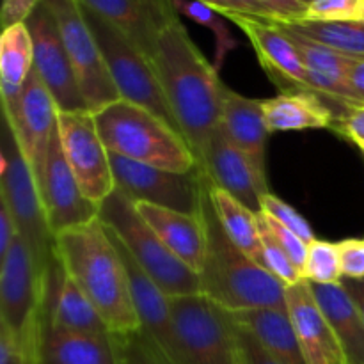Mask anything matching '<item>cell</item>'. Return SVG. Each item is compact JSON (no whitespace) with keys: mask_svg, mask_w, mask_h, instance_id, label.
<instances>
[{"mask_svg":"<svg viewBox=\"0 0 364 364\" xmlns=\"http://www.w3.org/2000/svg\"><path fill=\"white\" fill-rule=\"evenodd\" d=\"M59 27L64 48L73 66L78 87L91 112L105 109L121 100L116 84L107 70L98 41L87 23L78 0H43Z\"/></svg>","mask_w":364,"mask_h":364,"instance_id":"10","label":"cell"},{"mask_svg":"<svg viewBox=\"0 0 364 364\" xmlns=\"http://www.w3.org/2000/svg\"><path fill=\"white\" fill-rule=\"evenodd\" d=\"M220 127L235 146L244 153L263 181L267 178V139L269 128L263 114V100L247 98L224 85Z\"/></svg>","mask_w":364,"mask_h":364,"instance_id":"24","label":"cell"},{"mask_svg":"<svg viewBox=\"0 0 364 364\" xmlns=\"http://www.w3.org/2000/svg\"><path fill=\"white\" fill-rule=\"evenodd\" d=\"M238 364H245V361H244V359H242L240 352H238Z\"/></svg>","mask_w":364,"mask_h":364,"instance_id":"50","label":"cell"},{"mask_svg":"<svg viewBox=\"0 0 364 364\" xmlns=\"http://www.w3.org/2000/svg\"><path fill=\"white\" fill-rule=\"evenodd\" d=\"M18 237H20V233H18L13 215H11L9 208L0 201V258L7 255V251Z\"/></svg>","mask_w":364,"mask_h":364,"instance_id":"46","label":"cell"},{"mask_svg":"<svg viewBox=\"0 0 364 364\" xmlns=\"http://www.w3.org/2000/svg\"><path fill=\"white\" fill-rule=\"evenodd\" d=\"M116 188L130 201L148 203L162 208L198 215L201 213L203 180L201 169L174 173L160 167L144 166L110 153Z\"/></svg>","mask_w":364,"mask_h":364,"instance_id":"12","label":"cell"},{"mask_svg":"<svg viewBox=\"0 0 364 364\" xmlns=\"http://www.w3.org/2000/svg\"><path fill=\"white\" fill-rule=\"evenodd\" d=\"M258 223H259V228H263L267 233L272 235L274 240L284 249V252L290 256L291 262L295 263V267H297V269L302 272V276H304V263H306V256H308L309 244H306V242L302 240L301 237H297L294 231H290L288 228L281 226L279 223H276L274 219L267 217L265 213H258Z\"/></svg>","mask_w":364,"mask_h":364,"instance_id":"38","label":"cell"},{"mask_svg":"<svg viewBox=\"0 0 364 364\" xmlns=\"http://www.w3.org/2000/svg\"><path fill=\"white\" fill-rule=\"evenodd\" d=\"M311 284V291L336 333L348 364H364V322L354 301L340 284Z\"/></svg>","mask_w":364,"mask_h":364,"instance_id":"28","label":"cell"},{"mask_svg":"<svg viewBox=\"0 0 364 364\" xmlns=\"http://www.w3.org/2000/svg\"><path fill=\"white\" fill-rule=\"evenodd\" d=\"M180 364H238L235 323L206 295L169 299Z\"/></svg>","mask_w":364,"mask_h":364,"instance_id":"7","label":"cell"},{"mask_svg":"<svg viewBox=\"0 0 364 364\" xmlns=\"http://www.w3.org/2000/svg\"><path fill=\"white\" fill-rule=\"evenodd\" d=\"M336 134L343 135L350 142H354L364 153V109H354L338 121L333 128Z\"/></svg>","mask_w":364,"mask_h":364,"instance_id":"44","label":"cell"},{"mask_svg":"<svg viewBox=\"0 0 364 364\" xmlns=\"http://www.w3.org/2000/svg\"><path fill=\"white\" fill-rule=\"evenodd\" d=\"M36 364H121L119 341L114 333L78 334L57 331L43 316Z\"/></svg>","mask_w":364,"mask_h":364,"instance_id":"26","label":"cell"},{"mask_svg":"<svg viewBox=\"0 0 364 364\" xmlns=\"http://www.w3.org/2000/svg\"><path fill=\"white\" fill-rule=\"evenodd\" d=\"M281 28L290 36L291 41L295 43V46L301 52L306 73H308L309 91L316 92L323 100L343 110L361 109L358 98L352 92L350 84H348V73H350L352 64L358 57L345 55V53L336 52L329 46L311 41V39L304 38L301 34H295L288 28Z\"/></svg>","mask_w":364,"mask_h":364,"instance_id":"22","label":"cell"},{"mask_svg":"<svg viewBox=\"0 0 364 364\" xmlns=\"http://www.w3.org/2000/svg\"><path fill=\"white\" fill-rule=\"evenodd\" d=\"M43 316L53 329L64 331V333H112L105 320L96 311L92 302L68 277L55 255H53L52 263L45 274Z\"/></svg>","mask_w":364,"mask_h":364,"instance_id":"20","label":"cell"},{"mask_svg":"<svg viewBox=\"0 0 364 364\" xmlns=\"http://www.w3.org/2000/svg\"><path fill=\"white\" fill-rule=\"evenodd\" d=\"M116 336L119 341L121 364H171L142 331Z\"/></svg>","mask_w":364,"mask_h":364,"instance_id":"37","label":"cell"},{"mask_svg":"<svg viewBox=\"0 0 364 364\" xmlns=\"http://www.w3.org/2000/svg\"><path fill=\"white\" fill-rule=\"evenodd\" d=\"M336 244L345 279H364V238H345Z\"/></svg>","mask_w":364,"mask_h":364,"instance_id":"39","label":"cell"},{"mask_svg":"<svg viewBox=\"0 0 364 364\" xmlns=\"http://www.w3.org/2000/svg\"><path fill=\"white\" fill-rule=\"evenodd\" d=\"M299 2H302V4H306V6H309V4L315 2V0H299Z\"/></svg>","mask_w":364,"mask_h":364,"instance_id":"49","label":"cell"},{"mask_svg":"<svg viewBox=\"0 0 364 364\" xmlns=\"http://www.w3.org/2000/svg\"><path fill=\"white\" fill-rule=\"evenodd\" d=\"M247 36L263 71L281 92L301 91L308 87V73L301 52L290 36L274 20H263L245 14H223Z\"/></svg>","mask_w":364,"mask_h":364,"instance_id":"16","label":"cell"},{"mask_svg":"<svg viewBox=\"0 0 364 364\" xmlns=\"http://www.w3.org/2000/svg\"><path fill=\"white\" fill-rule=\"evenodd\" d=\"M235 336H237L238 352H240L245 364H279L259 345V341L249 331L237 326V323H235Z\"/></svg>","mask_w":364,"mask_h":364,"instance_id":"41","label":"cell"},{"mask_svg":"<svg viewBox=\"0 0 364 364\" xmlns=\"http://www.w3.org/2000/svg\"><path fill=\"white\" fill-rule=\"evenodd\" d=\"M281 27L350 57H364V21H277Z\"/></svg>","mask_w":364,"mask_h":364,"instance_id":"31","label":"cell"},{"mask_svg":"<svg viewBox=\"0 0 364 364\" xmlns=\"http://www.w3.org/2000/svg\"><path fill=\"white\" fill-rule=\"evenodd\" d=\"M341 287L347 290L350 299L354 301L355 308L361 313V318L364 322V279H341Z\"/></svg>","mask_w":364,"mask_h":364,"instance_id":"48","label":"cell"},{"mask_svg":"<svg viewBox=\"0 0 364 364\" xmlns=\"http://www.w3.org/2000/svg\"><path fill=\"white\" fill-rule=\"evenodd\" d=\"M173 6L178 14H183V16L191 18L192 21H196L199 25H205L206 28H210L213 32V36H215V64L213 66L217 70H220L223 60L226 59L228 53L237 48L238 45L235 36L231 34L228 23L224 21L223 14L217 13L210 6L198 2V0H173Z\"/></svg>","mask_w":364,"mask_h":364,"instance_id":"32","label":"cell"},{"mask_svg":"<svg viewBox=\"0 0 364 364\" xmlns=\"http://www.w3.org/2000/svg\"><path fill=\"white\" fill-rule=\"evenodd\" d=\"M284 299L306 364H348L336 333L313 295L311 284L301 281L287 287Z\"/></svg>","mask_w":364,"mask_h":364,"instance_id":"18","label":"cell"},{"mask_svg":"<svg viewBox=\"0 0 364 364\" xmlns=\"http://www.w3.org/2000/svg\"><path fill=\"white\" fill-rule=\"evenodd\" d=\"M151 63L178 130L199 159L220 127L226 84L220 80L219 70L192 41L180 18L160 34Z\"/></svg>","mask_w":364,"mask_h":364,"instance_id":"1","label":"cell"},{"mask_svg":"<svg viewBox=\"0 0 364 364\" xmlns=\"http://www.w3.org/2000/svg\"><path fill=\"white\" fill-rule=\"evenodd\" d=\"M201 169V167H199ZM203 180L201 212L206 224V259L199 281L201 294L228 313L249 309H284V284L230 240L217 219Z\"/></svg>","mask_w":364,"mask_h":364,"instance_id":"3","label":"cell"},{"mask_svg":"<svg viewBox=\"0 0 364 364\" xmlns=\"http://www.w3.org/2000/svg\"><path fill=\"white\" fill-rule=\"evenodd\" d=\"M304 279L315 284H340L343 279L338 244L327 240H313L308 245L304 263Z\"/></svg>","mask_w":364,"mask_h":364,"instance_id":"33","label":"cell"},{"mask_svg":"<svg viewBox=\"0 0 364 364\" xmlns=\"http://www.w3.org/2000/svg\"><path fill=\"white\" fill-rule=\"evenodd\" d=\"M259 231H262L263 242V267H265L272 276H276L284 287H291V284L306 281L301 270L295 267V263L291 262L290 256L284 252V249L274 240L272 235L267 233L263 228H259Z\"/></svg>","mask_w":364,"mask_h":364,"instance_id":"35","label":"cell"},{"mask_svg":"<svg viewBox=\"0 0 364 364\" xmlns=\"http://www.w3.org/2000/svg\"><path fill=\"white\" fill-rule=\"evenodd\" d=\"M265 9L274 14L276 21H299L304 20L308 6L299 0H256Z\"/></svg>","mask_w":364,"mask_h":364,"instance_id":"45","label":"cell"},{"mask_svg":"<svg viewBox=\"0 0 364 364\" xmlns=\"http://www.w3.org/2000/svg\"><path fill=\"white\" fill-rule=\"evenodd\" d=\"M112 23L151 59L167 25L180 18L173 0H78Z\"/></svg>","mask_w":364,"mask_h":364,"instance_id":"21","label":"cell"},{"mask_svg":"<svg viewBox=\"0 0 364 364\" xmlns=\"http://www.w3.org/2000/svg\"><path fill=\"white\" fill-rule=\"evenodd\" d=\"M57 128L64 156L82 192L89 201L100 206L116 191V180L110 164V151L100 135L95 112H59Z\"/></svg>","mask_w":364,"mask_h":364,"instance_id":"11","label":"cell"},{"mask_svg":"<svg viewBox=\"0 0 364 364\" xmlns=\"http://www.w3.org/2000/svg\"><path fill=\"white\" fill-rule=\"evenodd\" d=\"M348 84H350L352 92L358 98L361 109H364V57H358L354 60L348 73Z\"/></svg>","mask_w":364,"mask_h":364,"instance_id":"47","label":"cell"},{"mask_svg":"<svg viewBox=\"0 0 364 364\" xmlns=\"http://www.w3.org/2000/svg\"><path fill=\"white\" fill-rule=\"evenodd\" d=\"M198 2L210 6L220 14H245V16H256L263 18V20L276 21L274 14L256 0H198Z\"/></svg>","mask_w":364,"mask_h":364,"instance_id":"40","label":"cell"},{"mask_svg":"<svg viewBox=\"0 0 364 364\" xmlns=\"http://www.w3.org/2000/svg\"><path fill=\"white\" fill-rule=\"evenodd\" d=\"M0 364H32L20 338L4 323H0Z\"/></svg>","mask_w":364,"mask_h":364,"instance_id":"42","label":"cell"},{"mask_svg":"<svg viewBox=\"0 0 364 364\" xmlns=\"http://www.w3.org/2000/svg\"><path fill=\"white\" fill-rule=\"evenodd\" d=\"M53 252L114 334L141 331L127 265L102 220L55 235Z\"/></svg>","mask_w":364,"mask_h":364,"instance_id":"2","label":"cell"},{"mask_svg":"<svg viewBox=\"0 0 364 364\" xmlns=\"http://www.w3.org/2000/svg\"><path fill=\"white\" fill-rule=\"evenodd\" d=\"M27 25L34 39V71L55 100L59 112L89 110L64 48L55 18L45 2L39 4L38 9L31 14Z\"/></svg>","mask_w":364,"mask_h":364,"instance_id":"15","label":"cell"},{"mask_svg":"<svg viewBox=\"0 0 364 364\" xmlns=\"http://www.w3.org/2000/svg\"><path fill=\"white\" fill-rule=\"evenodd\" d=\"M203 203V201H201ZM139 215L159 235L166 247L199 276L206 259V224L203 212L198 215L162 208L148 203H135Z\"/></svg>","mask_w":364,"mask_h":364,"instance_id":"23","label":"cell"},{"mask_svg":"<svg viewBox=\"0 0 364 364\" xmlns=\"http://www.w3.org/2000/svg\"><path fill=\"white\" fill-rule=\"evenodd\" d=\"M4 119L16 141L18 149L38 178L45 164L53 132L57 130L59 107L34 70L20 95L11 103H2Z\"/></svg>","mask_w":364,"mask_h":364,"instance_id":"13","label":"cell"},{"mask_svg":"<svg viewBox=\"0 0 364 364\" xmlns=\"http://www.w3.org/2000/svg\"><path fill=\"white\" fill-rule=\"evenodd\" d=\"M0 259V323L20 338L36 364L43 333L45 277L21 237Z\"/></svg>","mask_w":364,"mask_h":364,"instance_id":"9","label":"cell"},{"mask_svg":"<svg viewBox=\"0 0 364 364\" xmlns=\"http://www.w3.org/2000/svg\"><path fill=\"white\" fill-rule=\"evenodd\" d=\"M304 20L364 21V0H315L308 6Z\"/></svg>","mask_w":364,"mask_h":364,"instance_id":"36","label":"cell"},{"mask_svg":"<svg viewBox=\"0 0 364 364\" xmlns=\"http://www.w3.org/2000/svg\"><path fill=\"white\" fill-rule=\"evenodd\" d=\"M237 326L244 327L279 364H306L290 316L284 309H249L230 313Z\"/></svg>","mask_w":364,"mask_h":364,"instance_id":"27","label":"cell"},{"mask_svg":"<svg viewBox=\"0 0 364 364\" xmlns=\"http://www.w3.org/2000/svg\"><path fill=\"white\" fill-rule=\"evenodd\" d=\"M36 181L46 223L53 237L71 228L84 226L100 219V206L85 198L64 156L59 128L53 132L45 164Z\"/></svg>","mask_w":364,"mask_h":364,"instance_id":"14","label":"cell"},{"mask_svg":"<svg viewBox=\"0 0 364 364\" xmlns=\"http://www.w3.org/2000/svg\"><path fill=\"white\" fill-rule=\"evenodd\" d=\"M84 14L98 41L107 70L116 84L121 100L151 110L153 114L162 117L178 130V124L167 107L166 96L160 87L151 59L123 32L117 31L112 23L103 20L91 9L84 7Z\"/></svg>","mask_w":364,"mask_h":364,"instance_id":"8","label":"cell"},{"mask_svg":"<svg viewBox=\"0 0 364 364\" xmlns=\"http://www.w3.org/2000/svg\"><path fill=\"white\" fill-rule=\"evenodd\" d=\"M110 235H112L114 244L117 245L124 259V265H127L128 277H130L132 297H134L135 311H137L139 322H141V331L159 348V352L167 361L171 364H180V352H178L176 336H174L169 297L139 267V263L132 258L127 247L121 244L119 238L112 231H110Z\"/></svg>","mask_w":364,"mask_h":364,"instance_id":"19","label":"cell"},{"mask_svg":"<svg viewBox=\"0 0 364 364\" xmlns=\"http://www.w3.org/2000/svg\"><path fill=\"white\" fill-rule=\"evenodd\" d=\"M95 117L112 155L174 173L198 169V155L187 139L151 110L117 100L95 112Z\"/></svg>","mask_w":364,"mask_h":364,"instance_id":"4","label":"cell"},{"mask_svg":"<svg viewBox=\"0 0 364 364\" xmlns=\"http://www.w3.org/2000/svg\"><path fill=\"white\" fill-rule=\"evenodd\" d=\"M262 213H265L267 217H270V219H274L276 223H279L281 226L294 231V233L297 235V237H301L306 244H311L313 240H316L311 224H309L294 206L284 203L283 199H279L276 194H272V192H269V194H265L262 198Z\"/></svg>","mask_w":364,"mask_h":364,"instance_id":"34","label":"cell"},{"mask_svg":"<svg viewBox=\"0 0 364 364\" xmlns=\"http://www.w3.org/2000/svg\"><path fill=\"white\" fill-rule=\"evenodd\" d=\"M203 176H205L210 203H212L213 212H215L224 233L230 237V240L242 252H245L249 258L263 265V242L262 231H259L258 213L252 212L245 205H242L238 199H235L226 191L217 187L215 183H212V180L206 176L205 171H203Z\"/></svg>","mask_w":364,"mask_h":364,"instance_id":"29","label":"cell"},{"mask_svg":"<svg viewBox=\"0 0 364 364\" xmlns=\"http://www.w3.org/2000/svg\"><path fill=\"white\" fill-rule=\"evenodd\" d=\"M198 160L199 167L212 183L233 196L252 212L262 213V198L270 192L269 183L259 178L247 156L231 142L223 127L213 132Z\"/></svg>","mask_w":364,"mask_h":364,"instance_id":"17","label":"cell"},{"mask_svg":"<svg viewBox=\"0 0 364 364\" xmlns=\"http://www.w3.org/2000/svg\"><path fill=\"white\" fill-rule=\"evenodd\" d=\"M34 70V39L27 23L2 28L0 36V95L11 103Z\"/></svg>","mask_w":364,"mask_h":364,"instance_id":"30","label":"cell"},{"mask_svg":"<svg viewBox=\"0 0 364 364\" xmlns=\"http://www.w3.org/2000/svg\"><path fill=\"white\" fill-rule=\"evenodd\" d=\"M41 2L43 0H4L2 13H0L2 28L16 23H27L31 14L38 9Z\"/></svg>","mask_w":364,"mask_h":364,"instance_id":"43","label":"cell"},{"mask_svg":"<svg viewBox=\"0 0 364 364\" xmlns=\"http://www.w3.org/2000/svg\"><path fill=\"white\" fill-rule=\"evenodd\" d=\"M100 220L119 238L132 258L169 299L201 294V281L166 247L159 235L139 215L135 203L114 191L100 205Z\"/></svg>","mask_w":364,"mask_h":364,"instance_id":"5","label":"cell"},{"mask_svg":"<svg viewBox=\"0 0 364 364\" xmlns=\"http://www.w3.org/2000/svg\"><path fill=\"white\" fill-rule=\"evenodd\" d=\"M0 201L9 208L18 233L31 249L39 272L45 277L53 259L55 237L46 223L38 181L27 160L18 149L9 127H4L2 169H0Z\"/></svg>","mask_w":364,"mask_h":364,"instance_id":"6","label":"cell"},{"mask_svg":"<svg viewBox=\"0 0 364 364\" xmlns=\"http://www.w3.org/2000/svg\"><path fill=\"white\" fill-rule=\"evenodd\" d=\"M350 110H343L313 91H287L263 100V114L270 134L274 132L333 130Z\"/></svg>","mask_w":364,"mask_h":364,"instance_id":"25","label":"cell"}]
</instances>
